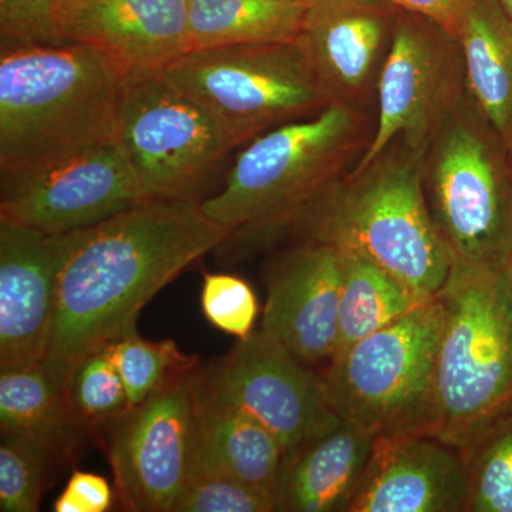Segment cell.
<instances>
[{
  "label": "cell",
  "instance_id": "6da1fadb",
  "mask_svg": "<svg viewBox=\"0 0 512 512\" xmlns=\"http://www.w3.org/2000/svg\"><path fill=\"white\" fill-rule=\"evenodd\" d=\"M229 235L198 198L143 201L74 231L43 359L73 376L87 356L136 330L150 299Z\"/></svg>",
  "mask_w": 512,
  "mask_h": 512
},
{
  "label": "cell",
  "instance_id": "7a4b0ae2",
  "mask_svg": "<svg viewBox=\"0 0 512 512\" xmlns=\"http://www.w3.org/2000/svg\"><path fill=\"white\" fill-rule=\"evenodd\" d=\"M375 120V111L332 104L249 141L224 188L201 201L205 214L231 231L221 247H266L291 232L306 208L359 163Z\"/></svg>",
  "mask_w": 512,
  "mask_h": 512
},
{
  "label": "cell",
  "instance_id": "3957f363",
  "mask_svg": "<svg viewBox=\"0 0 512 512\" xmlns=\"http://www.w3.org/2000/svg\"><path fill=\"white\" fill-rule=\"evenodd\" d=\"M421 157L402 140L393 141L323 192L292 234L363 256L433 298L446 284L453 259L431 217Z\"/></svg>",
  "mask_w": 512,
  "mask_h": 512
},
{
  "label": "cell",
  "instance_id": "277c9868",
  "mask_svg": "<svg viewBox=\"0 0 512 512\" xmlns=\"http://www.w3.org/2000/svg\"><path fill=\"white\" fill-rule=\"evenodd\" d=\"M123 72L92 46L6 47L0 56V173L114 141Z\"/></svg>",
  "mask_w": 512,
  "mask_h": 512
},
{
  "label": "cell",
  "instance_id": "5b68a950",
  "mask_svg": "<svg viewBox=\"0 0 512 512\" xmlns=\"http://www.w3.org/2000/svg\"><path fill=\"white\" fill-rule=\"evenodd\" d=\"M427 434L464 450L512 409V299L504 269L453 264Z\"/></svg>",
  "mask_w": 512,
  "mask_h": 512
},
{
  "label": "cell",
  "instance_id": "8992f818",
  "mask_svg": "<svg viewBox=\"0 0 512 512\" xmlns=\"http://www.w3.org/2000/svg\"><path fill=\"white\" fill-rule=\"evenodd\" d=\"M431 217L453 264L505 269L512 256V150L470 94L421 157Z\"/></svg>",
  "mask_w": 512,
  "mask_h": 512
},
{
  "label": "cell",
  "instance_id": "52a82bcc",
  "mask_svg": "<svg viewBox=\"0 0 512 512\" xmlns=\"http://www.w3.org/2000/svg\"><path fill=\"white\" fill-rule=\"evenodd\" d=\"M443 323L436 295L339 350L320 375L333 413L377 437L426 433Z\"/></svg>",
  "mask_w": 512,
  "mask_h": 512
},
{
  "label": "cell",
  "instance_id": "ba28073f",
  "mask_svg": "<svg viewBox=\"0 0 512 512\" xmlns=\"http://www.w3.org/2000/svg\"><path fill=\"white\" fill-rule=\"evenodd\" d=\"M114 141L136 175L144 200L197 198L238 138L167 79L163 70L121 77Z\"/></svg>",
  "mask_w": 512,
  "mask_h": 512
},
{
  "label": "cell",
  "instance_id": "9c48e42d",
  "mask_svg": "<svg viewBox=\"0 0 512 512\" xmlns=\"http://www.w3.org/2000/svg\"><path fill=\"white\" fill-rule=\"evenodd\" d=\"M163 72L241 144L332 106L298 42L190 50Z\"/></svg>",
  "mask_w": 512,
  "mask_h": 512
},
{
  "label": "cell",
  "instance_id": "30bf717a",
  "mask_svg": "<svg viewBox=\"0 0 512 512\" xmlns=\"http://www.w3.org/2000/svg\"><path fill=\"white\" fill-rule=\"evenodd\" d=\"M466 94L456 37L430 20L400 10L377 84L373 138L352 170L365 167L396 140L423 153Z\"/></svg>",
  "mask_w": 512,
  "mask_h": 512
},
{
  "label": "cell",
  "instance_id": "8fae6325",
  "mask_svg": "<svg viewBox=\"0 0 512 512\" xmlns=\"http://www.w3.org/2000/svg\"><path fill=\"white\" fill-rule=\"evenodd\" d=\"M197 369L109 421L107 457L124 510L174 512L194 463Z\"/></svg>",
  "mask_w": 512,
  "mask_h": 512
},
{
  "label": "cell",
  "instance_id": "7c38bea8",
  "mask_svg": "<svg viewBox=\"0 0 512 512\" xmlns=\"http://www.w3.org/2000/svg\"><path fill=\"white\" fill-rule=\"evenodd\" d=\"M144 200L116 141L26 170L2 173L0 218L67 234L94 227Z\"/></svg>",
  "mask_w": 512,
  "mask_h": 512
},
{
  "label": "cell",
  "instance_id": "4fadbf2b",
  "mask_svg": "<svg viewBox=\"0 0 512 512\" xmlns=\"http://www.w3.org/2000/svg\"><path fill=\"white\" fill-rule=\"evenodd\" d=\"M197 382L259 421L284 453L339 419L326 400L320 375L262 329L239 340L207 370H198Z\"/></svg>",
  "mask_w": 512,
  "mask_h": 512
},
{
  "label": "cell",
  "instance_id": "5bb4252c",
  "mask_svg": "<svg viewBox=\"0 0 512 512\" xmlns=\"http://www.w3.org/2000/svg\"><path fill=\"white\" fill-rule=\"evenodd\" d=\"M399 13L389 0H308L296 42L332 104L376 113Z\"/></svg>",
  "mask_w": 512,
  "mask_h": 512
},
{
  "label": "cell",
  "instance_id": "9a60e30c",
  "mask_svg": "<svg viewBox=\"0 0 512 512\" xmlns=\"http://www.w3.org/2000/svg\"><path fill=\"white\" fill-rule=\"evenodd\" d=\"M73 238L0 218V369L45 357Z\"/></svg>",
  "mask_w": 512,
  "mask_h": 512
},
{
  "label": "cell",
  "instance_id": "2e32d148",
  "mask_svg": "<svg viewBox=\"0 0 512 512\" xmlns=\"http://www.w3.org/2000/svg\"><path fill=\"white\" fill-rule=\"evenodd\" d=\"M463 450L427 433L379 436L346 512H467Z\"/></svg>",
  "mask_w": 512,
  "mask_h": 512
},
{
  "label": "cell",
  "instance_id": "e0dca14e",
  "mask_svg": "<svg viewBox=\"0 0 512 512\" xmlns=\"http://www.w3.org/2000/svg\"><path fill=\"white\" fill-rule=\"evenodd\" d=\"M339 249L302 241L282 252L269 269L262 312L264 332L302 362L330 360L339 349Z\"/></svg>",
  "mask_w": 512,
  "mask_h": 512
},
{
  "label": "cell",
  "instance_id": "ac0fdd59",
  "mask_svg": "<svg viewBox=\"0 0 512 512\" xmlns=\"http://www.w3.org/2000/svg\"><path fill=\"white\" fill-rule=\"evenodd\" d=\"M63 43L100 50L121 72L164 70L190 50L187 0H67Z\"/></svg>",
  "mask_w": 512,
  "mask_h": 512
},
{
  "label": "cell",
  "instance_id": "d6986e66",
  "mask_svg": "<svg viewBox=\"0 0 512 512\" xmlns=\"http://www.w3.org/2000/svg\"><path fill=\"white\" fill-rule=\"evenodd\" d=\"M376 434L339 419L284 454L276 511L346 512L372 456Z\"/></svg>",
  "mask_w": 512,
  "mask_h": 512
},
{
  "label": "cell",
  "instance_id": "ffe728a7",
  "mask_svg": "<svg viewBox=\"0 0 512 512\" xmlns=\"http://www.w3.org/2000/svg\"><path fill=\"white\" fill-rule=\"evenodd\" d=\"M284 454L271 431L238 407L207 392L195 376L191 477L224 474L275 497Z\"/></svg>",
  "mask_w": 512,
  "mask_h": 512
},
{
  "label": "cell",
  "instance_id": "44dd1931",
  "mask_svg": "<svg viewBox=\"0 0 512 512\" xmlns=\"http://www.w3.org/2000/svg\"><path fill=\"white\" fill-rule=\"evenodd\" d=\"M0 370L2 434L33 441L53 456L69 450L84 427L70 397L73 376L45 359Z\"/></svg>",
  "mask_w": 512,
  "mask_h": 512
},
{
  "label": "cell",
  "instance_id": "7402d4cb",
  "mask_svg": "<svg viewBox=\"0 0 512 512\" xmlns=\"http://www.w3.org/2000/svg\"><path fill=\"white\" fill-rule=\"evenodd\" d=\"M457 40L467 92L512 150V19L497 0H468Z\"/></svg>",
  "mask_w": 512,
  "mask_h": 512
},
{
  "label": "cell",
  "instance_id": "603a6c76",
  "mask_svg": "<svg viewBox=\"0 0 512 512\" xmlns=\"http://www.w3.org/2000/svg\"><path fill=\"white\" fill-rule=\"evenodd\" d=\"M187 3L190 50L296 42L308 8V0H187Z\"/></svg>",
  "mask_w": 512,
  "mask_h": 512
},
{
  "label": "cell",
  "instance_id": "cb8c5ba5",
  "mask_svg": "<svg viewBox=\"0 0 512 512\" xmlns=\"http://www.w3.org/2000/svg\"><path fill=\"white\" fill-rule=\"evenodd\" d=\"M342 261L339 298V350L403 318L431 298L353 252L339 251ZM434 298V296H433ZM336 352V353H338Z\"/></svg>",
  "mask_w": 512,
  "mask_h": 512
},
{
  "label": "cell",
  "instance_id": "d4e9b609",
  "mask_svg": "<svg viewBox=\"0 0 512 512\" xmlns=\"http://www.w3.org/2000/svg\"><path fill=\"white\" fill-rule=\"evenodd\" d=\"M463 453L470 478L467 512H512V409Z\"/></svg>",
  "mask_w": 512,
  "mask_h": 512
},
{
  "label": "cell",
  "instance_id": "484cf974",
  "mask_svg": "<svg viewBox=\"0 0 512 512\" xmlns=\"http://www.w3.org/2000/svg\"><path fill=\"white\" fill-rule=\"evenodd\" d=\"M126 387L128 409L138 406L175 376L197 369L198 359L187 356L173 340L151 342L136 330L106 346Z\"/></svg>",
  "mask_w": 512,
  "mask_h": 512
},
{
  "label": "cell",
  "instance_id": "4316f807",
  "mask_svg": "<svg viewBox=\"0 0 512 512\" xmlns=\"http://www.w3.org/2000/svg\"><path fill=\"white\" fill-rule=\"evenodd\" d=\"M70 397L84 426H99L128 409L126 387L106 346L86 357L74 370Z\"/></svg>",
  "mask_w": 512,
  "mask_h": 512
},
{
  "label": "cell",
  "instance_id": "83f0119b",
  "mask_svg": "<svg viewBox=\"0 0 512 512\" xmlns=\"http://www.w3.org/2000/svg\"><path fill=\"white\" fill-rule=\"evenodd\" d=\"M55 457L22 437L2 434L0 443V511L40 510L46 470Z\"/></svg>",
  "mask_w": 512,
  "mask_h": 512
},
{
  "label": "cell",
  "instance_id": "f1b7e54d",
  "mask_svg": "<svg viewBox=\"0 0 512 512\" xmlns=\"http://www.w3.org/2000/svg\"><path fill=\"white\" fill-rule=\"evenodd\" d=\"M274 494L224 474L190 478L174 512H274Z\"/></svg>",
  "mask_w": 512,
  "mask_h": 512
},
{
  "label": "cell",
  "instance_id": "f546056e",
  "mask_svg": "<svg viewBox=\"0 0 512 512\" xmlns=\"http://www.w3.org/2000/svg\"><path fill=\"white\" fill-rule=\"evenodd\" d=\"M201 308L214 328L239 340L254 332L258 299L245 279L231 274H207L201 289Z\"/></svg>",
  "mask_w": 512,
  "mask_h": 512
},
{
  "label": "cell",
  "instance_id": "4dcf8cb0",
  "mask_svg": "<svg viewBox=\"0 0 512 512\" xmlns=\"http://www.w3.org/2000/svg\"><path fill=\"white\" fill-rule=\"evenodd\" d=\"M67 0H0V40L6 47L63 45L60 19Z\"/></svg>",
  "mask_w": 512,
  "mask_h": 512
},
{
  "label": "cell",
  "instance_id": "1f68e13d",
  "mask_svg": "<svg viewBox=\"0 0 512 512\" xmlns=\"http://www.w3.org/2000/svg\"><path fill=\"white\" fill-rule=\"evenodd\" d=\"M113 503V491L106 478L86 471H74L57 498L56 512H106Z\"/></svg>",
  "mask_w": 512,
  "mask_h": 512
},
{
  "label": "cell",
  "instance_id": "d6a6232c",
  "mask_svg": "<svg viewBox=\"0 0 512 512\" xmlns=\"http://www.w3.org/2000/svg\"><path fill=\"white\" fill-rule=\"evenodd\" d=\"M397 9L419 15L440 26L451 36L460 33L468 0H389Z\"/></svg>",
  "mask_w": 512,
  "mask_h": 512
},
{
  "label": "cell",
  "instance_id": "836d02e7",
  "mask_svg": "<svg viewBox=\"0 0 512 512\" xmlns=\"http://www.w3.org/2000/svg\"><path fill=\"white\" fill-rule=\"evenodd\" d=\"M505 279H507L508 291H510L512 299V256L510 262H508L507 268L504 269Z\"/></svg>",
  "mask_w": 512,
  "mask_h": 512
},
{
  "label": "cell",
  "instance_id": "e575fe53",
  "mask_svg": "<svg viewBox=\"0 0 512 512\" xmlns=\"http://www.w3.org/2000/svg\"><path fill=\"white\" fill-rule=\"evenodd\" d=\"M497 2L503 6L505 12H507L508 16L512 19V0H497Z\"/></svg>",
  "mask_w": 512,
  "mask_h": 512
}]
</instances>
